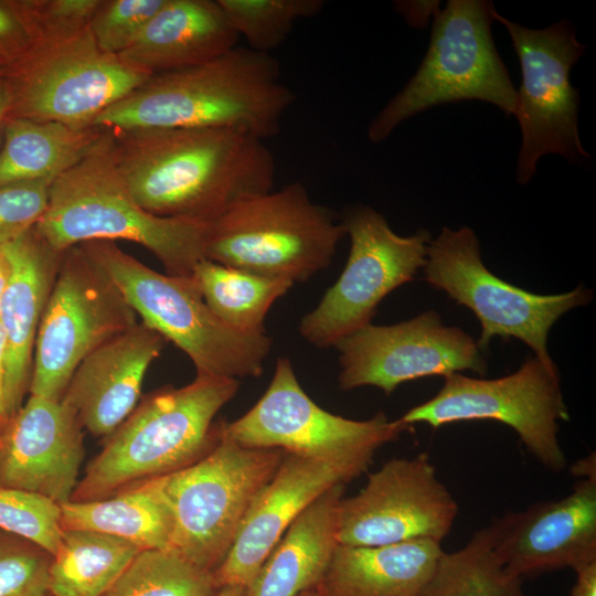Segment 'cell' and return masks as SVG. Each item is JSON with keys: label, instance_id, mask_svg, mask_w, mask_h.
Listing matches in <instances>:
<instances>
[{"label": "cell", "instance_id": "obj_1", "mask_svg": "<svg viewBox=\"0 0 596 596\" xmlns=\"http://www.w3.org/2000/svg\"><path fill=\"white\" fill-rule=\"evenodd\" d=\"M125 184L149 213L209 224L246 198L273 189L265 140L231 128L108 130Z\"/></svg>", "mask_w": 596, "mask_h": 596}, {"label": "cell", "instance_id": "obj_2", "mask_svg": "<svg viewBox=\"0 0 596 596\" xmlns=\"http://www.w3.org/2000/svg\"><path fill=\"white\" fill-rule=\"evenodd\" d=\"M295 99L270 54L237 45L207 62L150 75L92 126L231 128L266 140L278 134Z\"/></svg>", "mask_w": 596, "mask_h": 596}, {"label": "cell", "instance_id": "obj_3", "mask_svg": "<svg viewBox=\"0 0 596 596\" xmlns=\"http://www.w3.org/2000/svg\"><path fill=\"white\" fill-rule=\"evenodd\" d=\"M34 230L58 253L89 241L139 244L172 276L191 277L205 258L207 224L141 207L117 170L108 130L51 183L47 209Z\"/></svg>", "mask_w": 596, "mask_h": 596}, {"label": "cell", "instance_id": "obj_4", "mask_svg": "<svg viewBox=\"0 0 596 596\" xmlns=\"http://www.w3.org/2000/svg\"><path fill=\"white\" fill-rule=\"evenodd\" d=\"M238 387V380L196 375L188 385L164 386L146 395L105 438L71 501L104 499L202 458L220 438L222 421L214 423V417Z\"/></svg>", "mask_w": 596, "mask_h": 596}, {"label": "cell", "instance_id": "obj_5", "mask_svg": "<svg viewBox=\"0 0 596 596\" xmlns=\"http://www.w3.org/2000/svg\"><path fill=\"white\" fill-rule=\"evenodd\" d=\"M79 246L106 272L141 322L189 356L196 375L238 380L263 373L270 337L223 323L205 304L192 276L158 273L111 241Z\"/></svg>", "mask_w": 596, "mask_h": 596}, {"label": "cell", "instance_id": "obj_6", "mask_svg": "<svg viewBox=\"0 0 596 596\" xmlns=\"http://www.w3.org/2000/svg\"><path fill=\"white\" fill-rule=\"evenodd\" d=\"M344 236L334 212L295 181L241 200L209 223L205 258L295 284L328 268Z\"/></svg>", "mask_w": 596, "mask_h": 596}, {"label": "cell", "instance_id": "obj_7", "mask_svg": "<svg viewBox=\"0 0 596 596\" xmlns=\"http://www.w3.org/2000/svg\"><path fill=\"white\" fill-rule=\"evenodd\" d=\"M493 10L489 1L450 0L435 14L417 72L369 126L372 142L386 139L403 120L439 104L478 99L514 114L517 89L491 36Z\"/></svg>", "mask_w": 596, "mask_h": 596}, {"label": "cell", "instance_id": "obj_8", "mask_svg": "<svg viewBox=\"0 0 596 596\" xmlns=\"http://www.w3.org/2000/svg\"><path fill=\"white\" fill-rule=\"evenodd\" d=\"M285 451L242 446L224 433L202 458L166 476L173 528L170 549L214 572L232 547L253 502L272 480Z\"/></svg>", "mask_w": 596, "mask_h": 596}, {"label": "cell", "instance_id": "obj_9", "mask_svg": "<svg viewBox=\"0 0 596 596\" xmlns=\"http://www.w3.org/2000/svg\"><path fill=\"white\" fill-rule=\"evenodd\" d=\"M408 428L383 412L355 421L321 408L302 390L288 358H278L256 404L234 422H224L226 436L242 446L275 448L324 462L348 482L369 468L377 449Z\"/></svg>", "mask_w": 596, "mask_h": 596}, {"label": "cell", "instance_id": "obj_10", "mask_svg": "<svg viewBox=\"0 0 596 596\" xmlns=\"http://www.w3.org/2000/svg\"><path fill=\"white\" fill-rule=\"evenodd\" d=\"M423 272L430 286L475 313L481 324L476 342L480 351L487 350L493 337L515 338L549 365L555 364L547 351L551 328L563 315L593 299L592 290L583 286L558 295H538L497 277L483 265L479 241L467 226L444 227L430 240Z\"/></svg>", "mask_w": 596, "mask_h": 596}, {"label": "cell", "instance_id": "obj_11", "mask_svg": "<svg viewBox=\"0 0 596 596\" xmlns=\"http://www.w3.org/2000/svg\"><path fill=\"white\" fill-rule=\"evenodd\" d=\"M150 75L103 52L89 28L33 44L17 64L1 72L11 97L8 118L89 127L106 108Z\"/></svg>", "mask_w": 596, "mask_h": 596}, {"label": "cell", "instance_id": "obj_12", "mask_svg": "<svg viewBox=\"0 0 596 596\" xmlns=\"http://www.w3.org/2000/svg\"><path fill=\"white\" fill-rule=\"evenodd\" d=\"M430 400L408 409L400 419L412 426L496 421L511 427L532 457L545 469L560 472L566 456L558 440V423L568 419L556 364L529 356L512 374L498 379L454 373Z\"/></svg>", "mask_w": 596, "mask_h": 596}, {"label": "cell", "instance_id": "obj_13", "mask_svg": "<svg viewBox=\"0 0 596 596\" xmlns=\"http://www.w3.org/2000/svg\"><path fill=\"white\" fill-rule=\"evenodd\" d=\"M137 322L120 290L79 245L64 251L35 339L30 395L62 401L78 364Z\"/></svg>", "mask_w": 596, "mask_h": 596}, {"label": "cell", "instance_id": "obj_14", "mask_svg": "<svg viewBox=\"0 0 596 596\" xmlns=\"http://www.w3.org/2000/svg\"><path fill=\"white\" fill-rule=\"evenodd\" d=\"M350 251L337 281L299 323L300 336L317 348H331L371 323L380 302L411 281L427 259L430 233L396 234L370 206H354L342 220Z\"/></svg>", "mask_w": 596, "mask_h": 596}, {"label": "cell", "instance_id": "obj_15", "mask_svg": "<svg viewBox=\"0 0 596 596\" xmlns=\"http://www.w3.org/2000/svg\"><path fill=\"white\" fill-rule=\"evenodd\" d=\"M492 19L507 28L521 66L514 111L522 135L517 181H530L539 159L547 153L572 162L588 158L577 127L578 93L570 82V71L585 50L573 25L561 21L534 30L509 21L496 10Z\"/></svg>", "mask_w": 596, "mask_h": 596}, {"label": "cell", "instance_id": "obj_16", "mask_svg": "<svg viewBox=\"0 0 596 596\" xmlns=\"http://www.w3.org/2000/svg\"><path fill=\"white\" fill-rule=\"evenodd\" d=\"M458 503L426 453L394 457L369 475L337 512L338 543L379 546L413 540L440 542L451 531Z\"/></svg>", "mask_w": 596, "mask_h": 596}, {"label": "cell", "instance_id": "obj_17", "mask_svg": "<svg viewBox=\"0 0 596 596\" xmlns=\"http://www.w3.org/2000/svg\"><path fill=\"white\" fill-rule=\"evenodd\" d=\"M334 348L343 391L374 386L390 395L404 382L461 371L485 376L488 370L476 341L460 328L445 326L434 310L394 324L369 323Z\"/></svg>", "mask_w": 596, "mask_h": 596}, {"label": "cell", "instance_id": "obj_18", "mask_svg": "<svg viewBox=\"0 0 596 596\" xmlns=\"http://www.w3.org/2000/svg\"><path fill=\"white\" fill-rule=\"evenodd\" d=\"M490 525L500 558L522 579L596 562V477L578 478L567 496L507 512Z\"/></svg>", "mask_w": 596, "mask_h": 596}, {"label": "cell", "instance_id": "obj_19", "mask_svg": "<svg viewBox=\"0 0 596 596\" xmlns=\"http://www.w3.org/2000/svg\"><path fill=\"white\" fill-rule=\"evenodd\" d=\"M83 429L62 401L30 395L0 429V487L68 502L85 455Z\"/></svg>", "mask_w": 596, "mask_h": 596}, {"label": "cell", "instance_id": "obj_20", "mask_svg": "<svg viewBox=\"0 0 596 596\" xmlns=\"http://www.w3.org/2000/svg\"><path fill=\"white\" fill-rule=\"evenodd\" d=\"M166 340L142 322L91 352L76 368L62 402L83 428L109 436L138 405L146 373Z\"/></svg>", "mask_w": 596, "mask_h": 596}, {"label": "cell", "instance_id": "obj_21", "mask_svg": "<svg viewBox=\"0 0 596 596\" xmlns=\"http://www.w3.org/2000/svg\"><path fill=\"white\" fill-rule=\"evenodd\" d=\"M338 483L348 481L336 468L285 454L274 477L249 508L225 558L213 572L217 586L247 587L292 521Z\"/></svg>", "mask_w": 596, "mask_h": 596}, {"label": "cell", "instance_id": "obj_22", "mask_svg": "<svg viewBox=\"0 0 596 596\" xmlns=\"http://www.w3.org/2000/svg\"><path fill=\"white\" fill-rule=\"evenodd\" d=\"M0 249L10 265L0 299V324L6 339L3 394L10 417L29 392L35 339L63 253L52 249L34 227Z\"/></svg>", "mask_w": 596, "mask_h": 596}, {"label": "cell", "instance_id": "obj_23", "mask_svg": "<svg viewBox=\"0 0 596 596\" xmlns=\"http://www.w3.org/2000/svg\"><path fill=\"white\" fill-rule=\"evenodd\" d=\"M217 0H164L119 60L149 75L207 62L237 46Z\"/></svg>", "mask_w": 596, "mask_h": 596}, {"label": "cell", "instance_id": "obj_24", "mask_svg": "<svg viewBox=\"0 0 596 596\" xmlns=\"http://www.w3.org/2000/svg\"><path fill=\"white\" fill-rule=\"evenodd\" d=\"M443 552L432 540L338 544L319 586L328 596H425Z\"/></svg>", "mask_w": 596, "mask_h": 596}, {"label": "cell", "instance_id": "obj_25", "mask_svg": "<svg viewBox=\"0 0 596 596\" xmlns=\"http://www.w3.org/2000/svg\"><path fill=\"white\" fill-rule=\"evenodd\" d=\"M344 488L331 487L292 521L247 586V596H297L321 583L339 544L337 512Z\"/></svg>", "mask_w": 596, "mask_h": 596}, {"label": "cell", "instance_id": "obj_26", "mask_svg": "<svg viewBox=\"0 0 596 596\" xmlns=\"http://www.w3.org/2000/svg\"><path fill=\"white\" fill-rule=\"evenodd\" d=\"M166 476L141 480L104 499L61 504L63 530L114 535L141 551L169 550L173 518Z\"/></svg>", "mask_w": 596, "mask_h": 596}, {"label": "cell", "instance_id": "obj_27", "mask_svg": "<svg viewBox=\"0 0 596 596\" xmlns=\"http://www.w3.org/2000/svg\"><path fill=\"white\" fill-rule=\"evenodd\" d=\"M103 132L94 126L7 118L0 148V187L54 181L75 166Z\"/></svg>", "mask_w": 596, "mask_h": 596}, {"label": "cell", "instance_id": "obj_28", "mask_svg": "<svg viewBox=\"0 0 596 596\" xmlns=\"http://www.w3.org/2000/svg\"><path fill=\"white\" fill-rule=\"evenodd\" d=\"M141 550L120 538L87 530H64L52 555L50 596H103Z\"/></svg>", "mask_w": 596, "mask_h": 596}, {"label": "cell", "instance_id": "obj_29", "mask_svg": "<svg viewBox=\"0 0 596 596\" xmlns=\"http://www.w3.org/2000/svg\"><path fill=\"white\" fill-rule=\"evenodd\" d=\"M192 277L212 312L230 328L246 333L266 332L267 312L294 285L207 258L195 265Z\"/></svg>", "mask_w": 596, "mask_h": 596}, {"label": "cell", "instance_id": "obj_30", "mask_svg": "<svg viewBox=\"0 0 596 596\" xmlns=\"http://www.w3.org/2000/svg\"><path fill=\"white\" fill-rule=\"evenodd\" d=\"M425 596H528L523 579L500 558L491 525L477 530L459 550L443 552Z\"/></svg>", "mask_w": 596, "mask_h": 596}, {"label": "cell", "instance_id": "obj_31", "mask_svg": "<svg viewBox=\"0 0 596 596\" xmlns=\"http://www.w3.org/2000/svg\"><path fill=\"white\" fill-rule=\"evenodd\" d=\"M214 573L172 550H145L103 596H213Z\"/></svg>", "mask_w": 596, "mask_h": 596}, {"label": "cell", "instance_id": "obj_32", "mask_svg": "<svg viewBox=\"0 0 596 596\" xmlns=\"http://www.w3.org/2000/svg\"><path fill=\"white\" fill-rule=\"evenodd\" d=\"M231 25L248 47L260 52L279 46L296 22L323 8L321 0H217Z\"/></svg>", "mask_w": 596, "mask_h": 596}, {"label": "cell", "instance_id": "obj_33", "mask_svg": "<svg viewBox=\"0 0 596 596\" xmlns=\"http://www.w3.org/2000/svg\"><path fill=\"white\" fill-rule=\"evenodd\" d=\"M61 504L34 492L0 487V530L53 555L62 541Z\"/></svg>", "mask_w": 596, "mask_h": 596}, {"label": "cell", "instance_id": "obj_34", "mask_svg": "<svg viewBox=\"0 0 596 596\" xmlns=\"http://www.w3.org/2000/svg\"><path fill=\"white\" fill-rule=\"evenodd\" d=\"M51 561L42 547L0 530V596L49 595Z\"/></svg>", "mask_w": 596, "mask_h": 596}, {"label": "cell", "instance_id": "obj_35", "mask_svg": "<svg viewBox=\"0 0 596 596\" xmlns=\"http://www.w3.org/2000/svg\"><path fill=\"white\" fill-rule=\"evenodd\" d=\"M164 0H102L89 23L98 47L119 55L139 36Z\"/></svg>", "mask_w": 596, "mask_h": 596}, {"label": "cell", "instance_id": "obj_36", "mask_svg": "<svg viewBox=\"0 0 596 596\" xmlns=\"http://www.w3.org/2000/svg\"><path fill=\"white\" fill-rule=\"evenodd\" d=\"M53 181L39 180L0 187V246L31 231L49 205Z\"/></svg>", "mask_w": 596, "mask_h": 596}, {"label": "cell", "instance_id": "obj_37", "mask_svg": "<svg viewBox=\"0 0 596 596\" xmlns=\"http://www.w3.org/2000/svg\"><path fill=\"white\" fill-rule=\"evenodd\" d=\"M102 0H23L34 43L65 38L89 28Z\"/></svg>", "mask_w": 596, "mask_h": 596}, {"label": "cell", "instance_id": "obj_38", "mask_svg": "<svg viewBox=\"0 0 596 596\" xmlns=\"http://www.w3.org/2000/svg\"><path fill=\"white\" fill-rule=\"evenodd\" d=\"M34 44L23 0H0V70L21 61Z\"/></svg>", "mask_w": 596, "mask_h": 596}, {"label": "cell", "instance_id": "obj_39", "mask_svg": "<svg viewBox=\"0 0 596 596\" xmlns=\"http://www.w3.org/2000/svg\"><path fill=\"white\" fill-rule=\"evenodd\" d=\"M395 10L413 26H425L430 15L438 12V2L398 1Z\"/></svg>", "mask_w": 596, "mask_h": 596}, {"label": "cell", "instance_id": "obj_40", "mask_svg": "<svg viewBox=\"0 0 596 596\" xmlns=\"http://www.w3.org/2000/svg\"><path fill=\"white\" fill-rule=\"evenodd\" d=\"M575 572V583L571 596H596V562L584 565Z\"/></svg>", "mask_w": 596, "mask_h": 596}, {"label": "cell", "instance_id": "obj_41", "mask_svg": "<svg viewBox=\"0 0 596 596\" xmlns=\"http://www.w3.org/2000/svg\"><path fill=\"white\" fill-rule=\"evenodd\" d=\"M4 365H6V339L2 327L0 324V424L4 425L9 417L7 415L3 394L4 382Z\"/></svg>", "mask_w": 596, "mask_h": 596}, {"label": "cell", "instance_id": "obj_42", "mask_svg": "<svg viewBox=\"0 0 596 596\" xmlns=\"http://www.w3.org/2000/svg\"><path fill=\"white\" fill-rule=\"evenodd\" d=\"M571 472L578 478L596 477V458L595 453L577 460L572 467Z\"/></svg>", "mask_w": 596, "mask_h": 596}, {"label": "cell", "instance_id": "obj_43", "mask_svg": "<svg viewBox=\"0 0 596 596\" xmlns=\"http://www.w3.org/2000/svg\"><path fill=\"white\" fill-rule=\"evenodd\" d=\"M10 105L11 97L9 88L6 82L0 77V142L2 141L3 127L8 118Z\"/></svg>", "mask_w": 596, "mask_h": 596}, {"label": "cell", "instance_id": "obj_44", "mask_svg": "<svg viewBox=\"0 0 596 596\" xmlns=\"http://www.w3.org/2000/svg\"><path fill=\"white\" fill-rule=\"evenodd\" d=\"M10 276V265L9 262L0 249V299L6 289Z\"/></svg>", "mask_w": 596, "mask_h": 596}, {"label": "cell", "instance_id": "obj_45", "mask_svg": "<svg viewBox=\"0 0 596 596\" xmlns=\"http://www.w3.org/2000/svg\"><path fill=\"white\" fill-rule=\"evenodd\" d=\"M213 596H247V587L243 585H225L220 587Z\"/></svg>", "mask_w": 596, "mask_h": 596}, {"label": "cell", "instance_id": "obj_46", "mask_svg": "<svg viewBox=\"0 0 596 596\" xmlns=\"http://www.w3.org/2000/svg\"><path fill=\"white\" fill-rule=\"evenodd\" d=\"M297 596H328L322 588L318 585L307 590L301 592Z\"/></svg>", "mask_w": 596, "mask_h": 596}, {"label": "cell", "instance_id": "obj_47", "mask_svg": "<svg viewBox=\"0 0 596 596\" xmlns=\"http://www.w3.org/2000/svg\"><path fill=\"white\" fill-rule=\"evenodd\" d=\"M3 426H4V425H1V424H0V429H1Z\"/></svg>", "mask_w": 596, "mask_h": 596}, {"label": "cell", "instance_id": "obj_48", "mask_svg": "<svg viewBox=\"0 0 596 596\" xmlns=\"http://www.w3.org/2000/svg\"><path fill=\"white\" fill-rule=\"evenodd\" d=\"M0 76H1V70H0Z\"/></svg>", "mask_w": 596, "mask_h": 596}, {"label": "cell", "instance_id": "obj_49", "mask_svg": "<svg viewBox=\"0 0 596 596\" xmlns=\"http://www.w3.org/2000/svg\"><path fill=\"white\" fill-rule=\"evenodd\" d=\"M46 596H50V595H46Z\"/></svg>", "mask_w": 596, "mask_h": 596}]
</instances>
